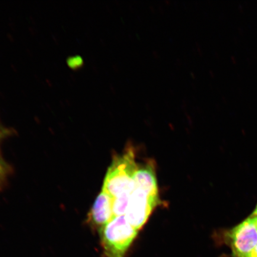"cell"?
<instances>
[{
	"label": "cell",
	"mask_w": 257,
	"mask_h": 257,
	"mask_svg": "<svg viewBox=\"0 0 257 257\" xmlns=\"http://www.w3.org/2000/svg\"><path fill=\"white\" fill-rule=\"evenodd\" d=\"M138 169L135 153L130 148L112 160L106 173L102 191L113 198L133 192Z\"/></svg>",
	"instance_id": "6da1fadb"
},
{
	"label": "cell",
	"mask_w": 257,
	"mask_h": 257,
	"mask_svg": "<svg viewBox=\"0 0 257 257\" xmlns=\"http://www.w3.org/2000/svg\"><path fill=\"white\" fill-rule=\"evenodd\" d=\"M105 257H125L138 235V230L128 223L126 217H114L99 229Z\"/></svg>",
	"instance_id": "7a4b0ae2"
},
{
	"label": "cell",
	"mask_w": 257,
	"mask_h": 257,
	"mask_svg": "<svg viewBox=\"0 0 257 257\" xmlns=\"http://www.w3.org/2000/svg\"><path fill=\"white\" fill-rule=\"evenodd\" d=\"M225 243L232 250L233 257H245L257 245V230L253 217L250 216L242 222L224 233Z\"/></svg>",
	"instance_id": "3957f363"
},
{
	"label": "cell",
	"mask_w": 257,
	"mask_h": 257,
	"mask_svg": "<svg viewBox=\"0 0 257 257\" xmlns=\"http://www.w3.org/2000/svg\"><path fill=\"white\" fill-rule=\"evenodd\" d=\"M159 201V196L134 188L124 216L128 223L139 230L146 224Z\"/></svg>",
	"instance_id": "277c9868"
},
{
	"label": "cell",
	"mask_w": 257,
	"mask_h": 257,
	"mask_svg": "<svg viewBox=\"0 0 257 257\" xmlns=\"http://www.w3.org/2000/svg\"><path fill=\"white\" fill-rule=\"evenodd\" d=\"M112 203L113 198L103 191L96 197L89 214V219L98 229L114 217Z\"/></svg>",
	"instance_id": "5b68a950"
},
{
	"label": "cell",
	"mask_w": 257,
	"mask_h": 257,
	"mask_svg": "<svg viewBox=\"0 0 257 257\" xmlns=\"http://www.w3.org/2000/svg\"><path fill=\"white\" fill-rule=\"evenodd\" d=\"M134 188L154 196H159L155 169L150 164L138 167L134 179Z\"/></svg>",
	"instance_id": "8992f818"
},
{
	"label": "cell",
	"mask_w": 257,
	"mask_h": 257,
	"mask_svg": "<svg viewBox=\"0 0 257 257\" xmlns=\"http://www.w3.org/2000/svg\"><path fill=\"white\" fill-rule=\"evenodd\" d=\"M5 175V166H3V163L0 161V183H1Z\"/></svg>",
	"instance_id": "52a82bcc"
},
{
	"label": "cell",
	"mask_w": 257,
	"mask_h": 257,
	"mask_svg": "<svg viewBox=\"0 0 257 257\" xmlns=\"http://www.w3.org/2000/svg\"><path fill=\"white\" fill-rule=\"evenodd\" d=\"M245 257H257V245L254 249Z\"/></svg>",
	"instance_id": "ba28073f"
},
{
	"label": "cell",
	"mask_w": 257,
	"mask_h": 257,
	"mask_svg": "<svg viewBox=\"0 0 257 257\" xmlns=\"http://www.w3.org/2000/svg\"><path fill=\"white\" fill-rule=\"evenodd\" d=\"M253 217V219H254V222H255V226H256V230H257V216H252Z\"/></svg>",
	"instance_id": "9c48e42d"
},
{
	"label": "cell",
	"mask_w": 257,
	"mask_h": 257,
	"mask_svg": "<svg viewBox=\"0 0 257 257\" xmlns=\"http://www.w3.org/2000/svg\"><path fill=\"white\" fill-rule=\"evenodd\" d=\"M252 216H257V205H256V207L255 209V210L254 211H253V213H252Z\"/></svg>",
	"instance_id": "30bf717a"
}]
</instances>
